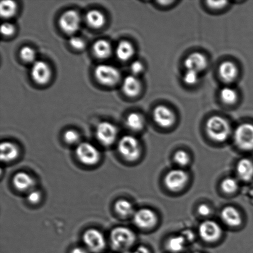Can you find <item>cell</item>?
<instances>
[{
	"instance_id": "27",
	"label": "cell",
	"mask_w": 253,
	"mask_h": 253,
	"mask_svg": "<svg viewBox=\"0 0 253 253\" xmlns=\"http://www.w3.org/2000/svg\"><path fill=\"white\" fill-rule=\"evenodd\" d=\"M17 10L16 2L11 0L2 1L0 3V14L3 18H10L14 16Z\"/></svg>"
},
{
	"instance_id": "42",
	"label": "cell",
	"mask_w": 253,
	"mask_h": 253,
	"mask_svg": "<svg viewBox=\"0 0 253 253\" xmlns=\"http://www.w3.org/2000/svg\"><path fill=\"white\" fill-rule=\"evenodd\" d=\"M135 251L137 252V253H150L147 248L143 246L139 247Z\"/></svg>"
},
{
	"instance_id": "6",
	"label": "cell",
	"mask_w": 253,
	"mask_h": 253,
	"mask_svg": "<svg viewBox=\"0 0 253 253\" xmlns=\"http://www.w3.org/2000/svg\"><path fill=\"white\" fill-rule=\"evenodd\" d=\"M83 241L86 249L94 253L102 252L106 245L105 237L102 232L96 229L86 230L84 233Z\"/></svg>"
},
{
	"instance_id": "23",
	"label": "cell",
	"mask_w": 253,
	"mask_h": 253,
	"mask_svg": "<svg viewBox=\"0 0 253 253\" xmlns=\"http://www.w3.org/2000/svg\"><path fill=\"white\" fill-rule=\"evenodd\" d=\"M86 22L94 29H100L105 24V15L97 9L89 11L85 16Z\"/></svg>"
},
{
	"instance_id": "29",
	"label": "cell",
	"mask_w": 253,
	"mask_h": 253,
	"mask_svg": "<svg viewBox=\"0 0 253 253\" xmlns=\"http://www.w3.org/2000/svg\"><path fill=\"white\" fill-rule=\"evenodd\" d=\"M220 98L227 105H233L237 100V93L234 88L225 87L220 93Z\"/></svg>"
},
{
	"instance_id": "4",
	"label": "cell",
	"mask_w": 253,
	"mask_h": 253,
	"mask_svg": "<svg viewBox=\"0 0 253 253\" xmlns=\"http://www.w3.org/2000/svg\"><path fill=\"white\" fill-rule=\"evenodd\" d=\"M76 155L82 164L86 166H94L100 160L101 155L98 149L88 142L79 143L77 146Z\"/></svg>"
},
{
	"instance_id": "12",
	"label": "cell",
	"mask_w": 253,
	"mask_h": 253,
	"mask_svg": "<svg viewBox=\"0 0 253 253\" xmlns=\"http://www.w3.org/2000/svg\"><path fill=\"white\" fill-rule=\"evenodd\" d=\"M199 234L205 241L214 242L221 236L222 230L216 222L212 220H206L200 225Z\"/></svg>"
},
{
	"instance_id": "45",
	"label": "cell",
	"mask_w": 253,
	"mask_h": 253,
	"mask_svg": "<svg viewBox=\"0 0 253 253\" xmlns=\"http://www.w3.org/2000/svg\"></svg>"
},
{
	"instance_id": "41",
	"label": "cell",
	"mask_w": 253,
	"mask_h": 253,
	"mask_svg": "<svg viewBox=\"0 0 253 253\" xmlns=\"http://www.w3.org/2000/svg\"><path fill=\"white\" fill-rule=\"evenodd\" d=\"M71 253H89L88 250L85 248L77 247L71 250Z\"/></svg>"
},
{
	"instance_id": "7",
	"label": "cell",
	"mask_w": 253,
	"mask_h": 253,
	"mask_svg": "<svg viewBox=\"0 0 253 253\" xmlns=\"http://www.w3.org/2000/svg\"><path fill=\"white\" fill-rule=\"evenodd\" d=\"M234 140L242 150H253V125L245 123L238 126L234 132Z\"/></svg>"
},
{
	"instance_id": "19",
	"label": "cell",
	"mask_w": 253,
	"mask_h": 253,
	"mask_svg": "<svg viewBox=\"0 0 253 253\" xmlns=\"http://www.w3.org/2000/svg\"><path fill=\"white\" fill-rule=\"evenodd\" d=\"M123 90L129 97H135L140 92V81L135 76H126L123 81Z\"/></svg>"
},
{
	"instance_id": "8",
	"label": "cell",
	"mask_w": 253,
	"mask_h": 253,
	"mask_svg": "<svg viewBox=\"0 0 253 253\" xmlns=\"http://www.w3.org/2000/svg\"><path fill=\"white\" fill-rule=\"evenodd\" d=\"M81 17L75 10H68L61 15L59 20L60 28L67 34L72 35L78 32L81 26Z\"/></svg>"
},
{
	"instance_id": "2",
	"label": "cell",
	"mask_w": 253,
	"mask_h": 253,
	"mask_svg": "<svg viewBox=\"0 0 253 253\" xmlns=\"http://www.w3.org/2000/svg\"><path fill=\"white\" fill-rule=\"evenodd\" d=\"M206 129L208 136L218 142L226 140L230 133L229 124L220 116H215L210 118L206 125Z\"/></svg>"
},
{
	"instance_id": "24",
	"label": "cell",
	"mask_w": 253,
	"mask_h": 253,
	"mask_svg": "<svg viewBox=\"0 0 253 253\" xmlns=\"http://www.w3.org/2000/svg\"><path fill=\"white\" fill-rule=\"evenodd\" d=\"M116 56L121 61H126L130 59L134 54L132 44L126 41H123L118 43L116 49Z\"/></svg>"
},
{
	"instance_id": "5",
	"label": "cell",
	"mask_w": 253,
	"mask_h": 253,
	"mask_svg": "<svg viewBox=\"0 0 253 253\" xmlns=\"http://www.w3.org/2000/svg\"><path fill=\"white\" fill-rule=\"evenodd\" d=\"M95 76L99 83L106 86H113L120 81V71L110 64H102L96 67Z\"/></svg>"
},
{
	"instance_id": "43",
	"label": "cell",
	"mask_w": 253,
	"mask_h": 253,
	"mask_svg": "<svg viewBox=\"0 0 253 253\" xmlns=\"http://www.w3.org/2000/svg\"><path fill=\"white\" fill-rule=\"evenodd\" d=\"M183 237L185 238V240L187 239L188 237V239H193V237H194V235L192 232L188 231L187 232H185L184 235H183Z\"/></svg>"
},
{
	"instance_id": "15",
	"label": "cell",
	"mask_w": 253,
	"mask_h": 253,
	"mask_svg": "<svg viewBox=\"0 0 253 253\" xmlns=\"http://www.w3.org/2000/svg\"><path fill=\"white\" fill-rule=\"evenodd\" d=\"M15 188L19 192H28L33 190L35 180L28 173L25 172H17L12 180Z\"/></svg>"
},
{
	"instance_id": "34",
	"label": "cell",
	"mask_w": 253,
	"mask_h": 253,
	"mask_svg": "<svg viewBox=\"0 0 253 253\" xmlns=\"http://www.w3.org/2000/svg\"><path fill=\"white\" fill-rule=\"evenodd\" d=\"M199 79V76L197 72L187 70L183 76V81L186 84L189 85H195Z\"/></svg>"
},
{
	"instance_id": "38",
	"label": "cell",
	"mask_w": 253,
	"mask_h": 253,
	"mask_svg": "<svg viewBox=\"0 0 253 253\" xmlns=\"http://www.w3.org/2000/svg\"><path fill=\"white\" fill-rule=\"evenodd\" d=\"M130 69L133 76L140 74L143 71V64L138 61H134L131 64Z\"/></svg>"
},
{
	"instance_id": "9",
	"label": "cell",
	"mask_w": 253,
	"mask_h": 253,
	"mask_svg": "<svg viewBox=\"0 0 253 253\" xmlns=\"http://www.w3.org/2000/svg\"><path fill=\"white\" fill-rule=\"evenodd\" d=\"M118 136V130L115 125L109 122L99 123L96 128V136L101 145L108 146L112 145Z\"/></svg>"
},
{
	"instance_id": "25",
	"label": "cell",
	"mask_w": 253,
	"mask_h": 253,
	"mask_svg": "<svg viewBox=\"0 0 253 253\" xmlns=\"http://www.w3.org/2000/svg\"><path fill=\"white\" fill-rule=\"evenodd\" d=\"M115 210L120 217L126 218L130 216L134 213L132 204L128 200L120 199L116 201Z\"/></svg>"
},
{
	"instance_id": "40",
	"label": "cell",
	"mask_w": 253,
	"mask_h": 253,
	"mask_svg": "<svg viewBox=\"0 0 253 253\" xmlns=\"http://www.w3.org/2000/svg\"><path fill=\"white\" fill-rule=\"evenodd\" d=\"M198 212L203 216H207L211 214V208L207 205L202 204L198 208Z\"/></svg>"
},
{
	"instance_id": "10",
	"label": "cell",
	"mask_w": 253,
	"mask_h": 253,
	"mask_svg": "<svg viewBox=\"0 0 253 253\" xmlns=\"http://www.w3.org/2000/svg\"><path fill=\"white\" fill-rule=\"evenodd\" d=\"M188 178L187 173L184 170L173 169L166 174L165 183L168 189L177 192L184 187Z\"/></svg>"
},
{
	"instance_id": "28",
	"label": "cell",
	"mask_w": 253,
	"mask_h": 253,
	"mask_svg": "<svg viewBox=\"0 0 253 253\" xmlns=\"http://www.w3.org/2000/svg\"><path fill=\"white\" fill-rule=\"evenodd\" d=\"M186 240L183 235L170 238L167 243V248L173 253L182 252L185 247Z\"/></svg>"
},
{
	"instance_id": "31",
	"label": "cell",
	"mask_w": 253,
	"mask_h": 253,
	"mask_svg": "<svg viewBox=\"0 0 253 253\" xmlns=\"http://www.w3.org/2000/svg\"><path fill=\"white\" fill-rule=\"evenodd\" d=\"M238 187H239V183L235 178L232 177L225 178L221 183L223 192L229 193V194L236 192Z\"/></svg>"
},
{
	"instance_id": "36",
	"label": "cell",
	"mask_w": 253,
	"mask_h": 253,
	"mask_svg": "<svg viewBox=\"0 0 253 253\" xmlns=\"http://www.w3.org/2000/svg\"><path fill=\"white\" fill-rule=\"evenodd\" d=\"M69 44L73 48L82 50L85 47V42L83 39L77 36H73L69 39Z\"/></svg>"
},
{
	"instance_id": "11",
	"label": "cell",
	"mask_w": 253,
	"mask_h": 253,
	"mask_svg": "<svg viewBox=\"0 0 253 253\" xmlns=\"http://www.w3.org/2000/svg\"><path fill=\"white\" fill-rule=\"evenodd\" d=\"M31 75L35 83L39 85H44L50 80L51 69L45 62L36 61L32 64Z\"/></svg>"
},
{
	"instance_id": "21",
	"label": "cell",
	"mask_w": 253,
	"mask_h": 253,
	"mask_svg": "<svg viewBox=\"0 0 253 253\" xmlns=\"http://www.w3.org/2000/svg\"><path fill=\"white\" fill-rule=\"evenodd\" d=\"M237 174L240 179L247 182L253 177V163L249 159H242L237 163Z\"/></svg>"
},
{
	"instance_id": "16",
	"label": "cell",
	"mask_w": 253,
	"mask_h": 253,
	"mask_svg": "<svg viewBox=\"0 0 253 253\" xmlns=\"http://www.w3.org/2000/svg\"><path fill=\"white\" fill-rule=\"evenodd\" d=\"M184 64L187 70L193 71L199 73L207 68L208 61L207 58L203 54L193 53L187 57Z\"/></svg>"
},
{
	"instance_id": "30",
	"label": "cell",
	"mask_w": 253,
	"mask_h": 253,
	"mask_svg": "<svg viewBox=\"0 0 253 253\" xmlns=\"http://www.w3.org/2000/svg\"><path fill=\"white\" fill-rule=\"evenodd\" d=\"M20 56L21 59L26 63H35L36 62L37 54L34 49L31 46H25L22 47L20 51Z\"/></svg>"
},
{
	"instance_id": "3",
	"label": "cell",
	"mask_w": 253,
	"mask_h": 253,
	"mask_svg": "<svg viewBox=\"0 0 253 253\" xmlns=\"http://www.w3.org/2000/svg\"><path fill=\"white\" fill-rule=\"evenodd\" d=\"M118 149L120 155L126 161L133 162L140 157V143L135 136H123L119 141Z\"/></svg>"
},
{
	"instance_id": "22",
	"label": "cell",
	"mask_w": 253,
	"mask_h": 253,
	"mask_svg": "<svg viewBox=\"0 0 253 253\" xmlns=\"http://www.w3.org/2000/svg\"><path fill=\"white\" fill-rule=\"evenodd\" d=\"M93 51L98 58L105 59L111 56L112 53V46L106 40L100 39L96 41L93 45Z\"/></svg>"
},
{
	"instance_id": "37",
	"label": "cell",
	"mask_w": 253,
	"mask_h": 253,
	"mask_svg": "<svg viewBox=\"0 0 253 253\" xmlns=\"http://www.w3.org/2000/svg\"><path fill=\"white\" fill-rule=\"evenodd\" d=\"M15 28L13 25L9 22H4L1 26V32L4 36H11L14 33Z\"/></svg>"
},
{
	"instance_id": "1",
	"label": "cell",
	"mask_w": 253,
	"mask_h": 253,
	"mask_svg": "<svg viewBox=\"0 0 253 253\" xmlns=\"http://www.w3.org/2000/svg\"><path fill=\"white\" fill-rule=\"evenodd\" d=\"M135 235L126 227H117L110 234V243L112 249L117 252H126L135 242Z\"/></svg>"
},
{
	"instance_id": "26",
	"label": "cell",
	"mask_w": 253,
	"mask_h": 253,
	"mask_svg": "<svg viewBox=\"0 0 253 253\" xmlns=\"http://www.w3.org/2000/svg\"><path fill=\"white\" fill-rule=\"evenodd\" d=\"M126 126L130 130L134 131H138L142 130L145 122L144 119L140 114L130 113L126 118Z\"/></svg>"
},
{
	"instance_id": "33",
	"label": "cell",
	"mask_w": 253,
	"mask_h": 253,
	"mask_svg": "<svg viewBox=\"0 0 253 253\" xmlns=\"http://www.w3.org/2000/svg\"><path fill=\"white\" fill-rule=\"evenodd\" d=\"M174 161L177 165L185 166L189 163V156L185 151L179 150L177 151L174 155Z\"/></svg>"
},
{
	"instance_id": "44",
	"label": "cell",
	"mask_w": 253,
	"mask_h": 253,
	"mask_svg": "<svg viewBox=\"0 0 253 253\" xmlns=\"http://www.w3.org/2000/svg\"><path fill=\"white\" fill-rule=\"evenodd\" d=\"M125 253H137V252H136V251H135L134 252H125Z\"/></svg>"
},
{
	"instance_id": "20",
	"label": "cell",
	"mask_w": 253,
	"mask_h": 253,
	"mask_svg": "<svg viewBox=\"0 0 253 253\" xmlns=\"http://www.w3.org/2000/svg\"><path fill=\"white\" fill-rule=\"evenodd\" d=\"M219 74L222 81L225 83H231L237 78L238 69L234 63L230 61H225L219 66Z\"/></svg>"
},
{
	"instance_id": "39",
	"label": "cell",
	"mask_w": 253,
	"mask_h": 253,
	"mask_svg": "<svg viewBox=\"0 0 253 253\" xmlns=\"http://www.w3.org/2000/svg\"><path fill=\"white\" fill-rule=\"evenodd\" d=\"M207 2L208 6L211 7V8L217 9L224 7L225 6V4H227V2L224 1H208Z\"/></svg>"
},
{
	"instance_id": "17",
	"label": "cell",
	"mask_w": 253,
	"mask_h": 253,
	"mask_svg": "<svg viewBox=\"0 0 253 253\" xmlns=\"http://www.w3.org/2000/svg\"><path fill=\"white\" fill-rule=\"evenodd\" d=\"M19 149L16 144L10 141H3L0 146V158L5 163L16 160L19 156Z\"/></svg>"
},
{
	"instance_id": "35",
	"label": "cell",
	"mask_w": 253,
	"mask_h": 253,
	"mask_svg": "<svg viewBox=\"0 0 253 253\" xmlns=\"http://www.w3.org/2000/svg\"><path fill=\"white\" fill-rule=\"evenodd\" d=\"M42 198V194L40 191L32 190L30 191L27 196V200L29 203L32 205L38 204L41 202Z\"/></svg>"
},
{
	"instance_id": "14",
	"label": "cell",
	"mask_w": 253,
	"mask_h": 253,
	"mask_svg": "<svg viewBox=\"0 0 253 253\" xmlns=\"http://www.w3.org/2000/svg\"><path fill=\"white\" fill-rule=\"evenodd\" d=\"M153 118L155 123L161 127L168 128L175 122V115L167 106L160 105L154 110Z\"/></svg>"
},
{
	"instance_id": "18",
	"label": "cell",
	"mask_w": 253,
	"mask_h": 253,
	"mask_svg": "<svg viewBox=\"0 0 253 253\" xmlns=\"http://www.w3.org/2000/svg\"><path fill=\"white\" fill-rule=\"evenodd\" d=\"M221 219L225 224L230 227H238L242 224V216L236 208L227 207L222 210Z\"/></svg>"
},
{
	"instance_id": "13",
	"label": "cell",
	"mask_w": 253,
	"mask_h": 253,
	"mask_svg": "<svg viewBox=\"0 0 253 253\" xmlns=\"http://www.w3.org/2000/svg\"><path fill=\"white\" fill-rule=\"evenodd\" d=\"M133 221L140 229H150L155 226L157 222V216L152 210L143 208L134 213Z\"/></svg>"
},
{
	"instance_id": "32",
	"label": "cell",
	"mask_w": 253,
	"mask_h": 253,
	"mask_svg": "<svg viewBox=\"0 0 253 253\" xmlns=\"http://www.w3.org/2000/svg\"><path fill=\"white\" fill-rule=\"evenodd\" d=\"M64 140L65 142L69 145H74L78 143L80 140V135H79L78 131L73 130V129H69L64 133Z\"/></svg>"
}]
</instances>
